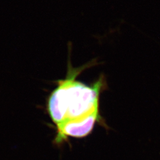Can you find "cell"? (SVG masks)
I'll list each match as a JSON object with an SVG mask.
<instances>
[{
  "label": "cell",
  "mask_w": 160,
  "mask_h": 160,
  "mask_svg": "<svg viewBox=\"0 0 160 160\" xmlns=\"http://www.w3.org/2000/svg\"><path fill=\"white\" fill-rule=\"evenodd\" d=\"M90 64L74 68L68 64L67 77L58 81L57 88L48 97L46 109L52 121L58 126L77 120L99 110L100 93L107 87L104 75L88 86L76 78Z\"/></svg>",
  "instance_id": "obj_1"
},
{
  "label": "cell",
  "mask_w": 160,
  "mask_h": 160,
  "mask_svg": "<svg viewBox=\"0 0 160 160\" xmlns=\"http://www.w3.org/2000/svg\"><path fill=\"white\" fill-rule=\"evenodd\" d=\"M102 123L106 126L100 114V110L77 120L62 123L57 126V134L53 141L56 145H61L68 137L81 138L86 137L92 131L96 123Z\"/></svg>",
  "instance_id": "obj_2"
}]
</instances>
